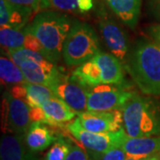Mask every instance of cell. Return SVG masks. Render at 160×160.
<instances>
[{
    "mask_svg": "<svg viewBox=\"0 0 160 160\" xmlns=\"http://www.w3.org/2000/svg\"><path fill=\"white\" fill-rule=\"evenodd\" d=\"M125 68L143 93L160 96V44L140 41L129 52Z\"/></svg>",
    "mask_w": 160,
    "mask_h": 160,
    "instance_id": "obj_1",
    "label": "cell"
},
{
    "mask_svg": "<svg viewBox=\"0 0 160 160\" xmlns=\"http://www.w3.org/2000/svg\"><path fill=\"white\" fill-rule=\"evenodd\" d=\"M72 22L68 15L54 11L38 12L26 30L34 35L44 46L48 60L57 63L62 56V47Z\"/></svg>",
    "mask_w": 160,
    "mask_h": 160,
    "instance_id": "obj_2",
    "label": "cell"
},
{
    "mask_svg": "<svg viewBox=\"0 0 160 160\" xmlns=\"http://www.w3.org/2000/svg\"><path fill=\"white\" fill-rule=\"evenodd\" d=\"M121 111L123 128L128 136H160V109L152 100L135 93Z\"/></svg>",
    "mask_w": 160,
    "mask_h": 160,
    "instance_id": "obj_3",
    "label": "cell"
},
{
    "mask_svg": "<svg viewBox=\"0 0 160 160\" xmlns=\"http://www.w3.org/2000/svg\"><path fill=\"white\" fill-rule=\"evenodd\" d=\"M100 51V42L94 29L87 23L73 21L63 44L64 62L68 66H79Z\"/></svg>",
    "mask_w": 160,
    "mask_h": 160,
    "instance_id": "obj_4",
    "label": "cell"
},
{
    "mask_svg": "<svg viewBox=\"0 0 160 160\" xmlns=\"http://www.w3.org/2000/svg\"><path fill=\"white\" fill-rule=\"evenodd\" d=\"M66 127L73 137L78 141L91 155L102 154L115 146L121 145L126 134L123 127L118 131L112 132H93L88 131L82 127L78 118L74 121L68 123Z\"/></svg>",
    "mask_w": 160,
    "mask_h": 160,
    "instance_id": "obj_5",
    "label": "cell"
},
{
    "mask_svg": "<svg viewBox=\"0 0 160 160\" xmlns=\"http://www.w3.org/2000/svg\"><path fill=\"white\" fill-rule=\"evenodd\" d=\"M87 88V109L92 111H109L121 109L135 92L123 86L102 84Z\"/></svg>",
    "mask_w": 160,
    "mask_h": 160,
    "instance_id": "obj_6",
    "label": "cell"
},
{
    "mask_svg": "<svg viewBox=\"0 0 160 160\" xmlns=\"http://www.w3.org/2000/svg\"><path fill=\"white\" fill-rule=\"evenodd\" d=\"M30 124V107L27 102L12 96L10 92H6L2 102L3 132L25 135Z\"/></svg>",
    "mask_w": 160,
    "mask_h": 160,
    "instance_id": "obj_7",
    "label": "cell"
},
{
    "mask_svg": "<svg viewBox=\"0 0 160 160\" xmlns=\"http://www.w3.org/2000/svg\"><path fill=\"white\" fill-rule=\"evenodd\" d=\"M51 89L55 96L67 103L77 113L87 109V88L73 78L71 75L62 73Z\"/></svg>",
    "mask_w": 160,
    "mask_h": 160,
    "instance_id": "obj_8",
    "label": "cell"
},
{
    "mask_svg": "<svg viewBox=\"0 0 160 160\" xmlns=\"http://www.w3.org/2000/svg\"><path fill=\"white\" fill-rule=\"evenodd\" d=\"M78 119L86 130L93 132H112L122 128L123 123L121 109L109 111L86 110L78 112Z\"/></svg>",
    "mask_w": 160,
    "mask_h": 160,
    "instance_id": "obj_9",
    "label": "cell"
},
{
    "mask_svg": "<svg viewBox=\"0 0 160 160\" xmlns=\"http://www.w3.org/2000/svg\"><path fill=\"white\" fill-rule=\"evenodd\" d=\"M99 29L109 51L122 64H125L129 54L128 42L125 32L112 19L108 17L100 19Z\"/></svg>",
    "mask_w": 160,
    "mask_h": 160,
    "instance_id": "obj_10",
    "label": "cell"
},
{
    "mask_svg": "<svg viewBox=\"0 0 160 160\" xmlns=\"http://www.w3.org/2000/svg\"><path fill=\"white\" fill-rule=\"evenodd\" d=\"M20 68L26 81L44 85L50 88L62 75L54 63L42 64L35 61H25L20 65Z\"/></svg>",
    "mask_w": 160,
    "mask_h": 160,
    "instance_id": "obj_11",
    "label": "cell"
},
{
    "mask_svg": "<svg viewBox=\"0 0 160 160\" xmlns=\"http://www.w3.org/2000/svg\"><path fill=\"white\" fill-rule=\"evenodd\" d=\"M0 160H38L27 146L24 134L6 133L1 138Z\"/></svg>",
    "mask_w": 160,
    "mask_h": 160,
    "instance_id": "obj_12",
    "label": "cell"
},
{
    "mask_svg": "<svg viewBox=\"0 0 160 160\" xmlns=\"http://www.w3.org/2000/svg\"><path fill=\"white\" fill-rule=\"evenodd\" d=\"M102 70L103 84L124 86L126 84L122 62L112 53L99 52L93 58Z\"/></svg>",
    "mask_w": 160,
    "mask_h": 160,
    "instance_id": "obj_13",
    "label": "cell"
},
{
    "mask_svg": "<svg viewBox=\"0 0 160 160\" xmlns=\"http://www.w3.org/2000/svg\"><path fill=\"white\" fill-rule=\"evenodd\" d=\"M33 13L34 11L29 7L12 4L8 0H0L1 26L24 29Z\"/></svg>",
    "mask_w": 160,
    "mask_h": 160,
    "instance_id": "obj_14",
    "label": "cell"
},
{
    "mask_svg": "<svg viewBox=\"0 0 160 160\" xmlns=\"http://www.w3.org/2000/svg\"><path fill=\"white\" fill-rule=\"evenodd\" d=\"M121 147L126 152L127 157H148L160 151V136L131 137L126 134Z\"/></svg>",
    "mask_w": 160,
    "mask_h": 160,
    "instance_id": "obj_15",
    "label": "cell"
},
{
    "mask_svg": "<svg viewBox=\"0 0 160 160\" xmlns=\"http://www.w3.org/2000/svg\"><path fill=\"white\" fill-rule=\"evenodd\" d=\"M46 116V124L52 126H62L69 123L78 114L66 102L57 96L47 100L41 106Z\"/></svg>",
    "mask_w": 160,
    "mask_h": 160,
    "instance_id": "obj_16",
    "label": "cell"
},
{
    "mask_svg": "<svg viewBox=\"0 0 160 160\" xmlns=\"http://www.w3.org/2000/svg\"><path fill=\"white\" fill-rule=\"evenodd\" d=\"M57 137L47 126V124L37 121L31 122L25 134V142L29 149L34 153H37L51 146L56 141Z\"/></svg>",
    "mask_w": 160,
    "mask_h": 160,
    "instance_id": "obj_17",
    "label": "cell"
},
{
    "mask_svg": "<svg viewBox=\"0 0 160 160\" xmlns=\"http://www.w3.org/2000/svg\"><path fill=\"white\" fill-rule=\"evenodd\" d=\"M109 8L130 29H134L137 25L142 0H106Z\"/></svg>",
    "mask_w": 160,
    "mask_h": 160,
    "instance_id": "obj_18",
    "label": "cell"
},
{
    "mask_svg": "<svg viewBox=\"0 0 160 160\" xmlns=\"http://www.w3.org/2000/svg\"><path fill=\"white\" fill-rule=\"evenodd\" d=\"M71 76L86 87L103 84L102 70L93 59L78 66L72 72Z\"/></svg>",
    "mask_w": 160,
    "mask_h": 160,
    "instance_id": "obj_19",
    "label": "cell"
},
{
    "mask_svg": "<svg viewBox=\"0 0 160 160\" xmlns=\"http://www.w3.org/2000/svg\"><path fill=\"white\" fill-rule=\"evenodd\" d=\"M0 76L2 84L9 86H16L24 83V78L22 69L7 54L1 55L0 58Z\"/></svg>",
    "mask_w": 160,
    "mask_h": 160,
    "instance_id": "obj_20",
    "label": "cell"
},
{
    "mask_svg": "<svg viewBox=\"0 0 160 160\" xmlns=\"http://www.w3.org/2000/svg\"><path fill=\"white\" fill-rule=\"evenodd\" d=\"M23 85L26 88V102L30 108L41 107L47 100L55 96L53 91L48 86L28 81H25Z\"/></svg>",
    "mask_w": 160,
    "mask_h": 160,
    "instance_id": "obj_21",
    "label": "cell"
},
{
    "mask_svg": "<svg viewBox=\"0 0 160 160\" xmlns=\"http://www.w3.org/2000/svg\"><path fill=\"white\" fill-rule=\"evenodd\" d=\"M25 38H26L25 28L17 29L5 25L1 26L0 28L1 46L5 47L6 51L24 47Z\"/></svg>",
    "mask_w": 160,
    "mask_h": 160,
    "instance_id": "obj_22",
    "label": "cell"
},
{
    "mask_svg": "<svg viewBox=\"0 0 160 160\" xmlns=\"http://www.w3.org/2000/svg\"><path fill=\"white\" fill-rule=\"evenodd\" d=\"M70 146L71 144L64 138L58 136L56 141L47 151L44 160H66L70 150Z\"/></svg>",
    "mask_w": 160,
    "mask_h": 160,
    "instance_id": "obj_23",
    "label": "cell"
},
{
    "mask_svg": "<svg viewBox=\"0 0 160 160\" xmlns=\"http://www.w3.org/2000/svg\"><path fill=\"white\" fill-rule=\"evenodd\" d=\"M93 160H126L127 154L121 145L115 146L102 154L91 155Z\"/></svg>",
    "mask_w": 160,
    "mask_h": 160,
    "instance_id": "obj_24",
    "label": "cell"
},
{
    "mask_svg": "<svg viewBox=\"0 0 160 160\" xmlns=\"http://www.w3.org/2000/svg\"><path fill=\"white\" fill-rule=\"evenodd\" d=\"M12 4L31 8L35 13L49 8V0H8Z\"/></svg>",
    "mask_w": 160,
    "mask_h": 160,
    "instance_id": "obj_25",
    "label": "cell"
},
{
    "mask_svg": "<svg viewBox=\"0 0 160 160\" xmlns=\"http://www.w3.org/2000/svg\"><path fill=\"white\" fill-rule=\"evenodd\" d=\"M49 8L66 12H79L78 0H49Z\"/></svg>",
    "mask_w": 160,
    "mask_h": 160,
    "instance_id": "obj_26",
    "label": "cell"
},
{
    "mask_svg": "<svg viewBox=\"0 0 160 160\" xmlns=\"http://www.w3.org/2000/svg\"><path fill=\"white\" fill-rule=\"evenodd\" d=\"M25 30H26V27H25ZM24 47L28 48L29 50L40 52L41 54H43L48 60L47 53H46L44 46H42V44L40 43L39 40L34 35L29 33L27 30H26V38H25V43H24Z\"/></svg>",
    "mask_w": 160,
    "mask_h": 160,
    "instance_id": "obj_27",
    "label": "cell"
},
{
    "mask_svg": "<svg viewBox=\"0 0 160 160\" xmlns=\"http://www.w3.org/2000/svg\"><path fill=\"white\" fill-rule=\"evenodd\" d=\"M66 160H92L86 150L78 145H71Z\"/></svg>",
    "mask_w": 160,
    "mask_h": 160,
    "instance_id": "obj_28",
    "label": "cell"
},
{
    "mask_svg": "<svg viewBox=\"0 0 160 160\" xmlns=\"http://www.w3.org/2000/svg\"><path fill=\"white\" fill-rule=\"evenodd\" d=\"M10 92L12 96L14 97L19 98V99H22L24 101H26V88L22 84H20V85H16V86H13L10 90Z\"/></svg>",
    "mask_w": 160,
    "mask_h": 160,
    "instance_id": "obj_29",
    "label": "cell"
},
{
    "mask_svg": "<svg viewBox=\"0 0 160 160\" xmlns=\"http://www.w3.org/2000/svg\"><path fill=\"white\" fill-rule=\"evenodd\" d=\"M78 4L79 12H86L92 8L93 1L92 0H78Z\"/></svg>",
    "mask_w": 160,
    "mask_h": 160,
    "instance_id": "obj_30",
    "label": "cell"
},
{
    "mask_svg": "<svg viewBox=\"0 0 160 160\" xmlns=\"http://www.w3.org/2000/svg\"><path fill=\"white\" fill-rule=\"evenodd\" d=\"M149 34L155 40V42L160 44V25H155L149 29Z\"/></svg>",
    "mask_w": 160,
    "mask_h": 160,
    "instance_id": "obj_31",
    "label": "cell"
},
{
    "mask_svg": "<svg viewBox=\"0 0 160 160\" xmlns=\"http://www.w3.org/2000/svg\"><path fill=\"white\" fill-rule=\"evenodd\" d=\"M126 160H160V151L153 155H150L144 158H132V157H127Z\"/></svg>",
    "mask_w": 160,
    "mask_h": 160,
    "instance_id": "obj_32",
    "label": "cell"
},
{
    "mask_svg": "<svg viewBox=\"0 0 160 160\" xmlns=\"http://www.w3.org/2000/svg\"><path fill=\"white\" fill-rule=\"evenodd\" d=\"M151 2L154 4L155 6H157L160 8V0H151Z\"/></svg>",
    "mask_w": 160,
    "mask_h": 160,
    "instance_id": "obj_33",
    "label": "cell"
}]
</instances>
